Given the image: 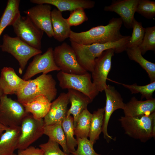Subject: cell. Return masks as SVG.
<instances>
[{
	"label": "cell",
	"mask_w": 155,
	"mask_h": 155,
	"mask_svg": "<svg viewBox=\"0 0 155 155\" xmlns=\"http://www.w3.org/2000/svg\"><path fill=\"white\" fill-rule=\"evenodd\" d=\"M123 24L120 18H113L105 26H96L89 30L80 32L71 30L69 38V40L84 45L115 42L125 36L120 32Z\"/></svg>",
	"instance_id": "1"
},
{
	"label": "cell",
	"mask_w": 155,
	"mask_h": 155,
	"mask_svg": "<svg viewBox=\"0 0 155 155\" xmlns=\"http://www.w3.org/2000/svg\"><path fill=\"white\" fill-rule=\"evenodd\" d=\"M130 37V35H125L122 39L115 42L88 45L79 44L70 41L71 46L75 53L79 64L86 71L92 72L96 58L104 51L109 49H113L116 53L125 51Z\"/></svg>",
	"instance_id": "2"
},
{
	"label": "cell",
	"mask_w": 155,
	"mask_h": 155,
	"mask_svg": "<svg viewBox=\"0 0 155 155\" xmlns=\"http://www.w3.org/2000/svg\"><path fill=\"white\" fill-rule=\"evenodd\" d=\"M56 85L52 75L42 74L35 79L28 80L27 83L16 94L17 101L23 105L42 95L51 102L57 94Z\"/></svg>",
	"instance_id": "3"
},
{
	"label": "cell",
	"mask_w": 155,
	"mask_h": 155,
	"mask_svg": "<svg viewBox=\"0 0 155 155\" xmlns=\"http://www.w3.org/2000/svg\"><path fill=\"white\" fill-rule=\"evenodd\" d=\"M125 133L145 142L155 136V112L135 117H121L119 119Z\"/></svg>",
	"instance_id": "4"
},
{
	"label": "cell",
	"mask_w": 155,
	"mask_h": 155,
	"mask_svg": "<svg viewBox=\"0 0 155 155\" xmlns=\"http://www.w3.org/2000/svg\"><path fill=\"white\" fill-rule=\"evenodd\" d=\"M3 43L0 48L4 52L12 55L18 61L19 72L22 74L28 61L35 55L41 54V50L34 48L26 44L17 37H11L5 34L3 37Z\"/></svg>",
	"instance_id": "5"
},
{
	"label": "cell",
	"mask_w": 155,
	"mask_h": 155,
	"mask_svg": "<svg viewBox=\"0 0 155 155\" xmlns=\"http://www.w3.org/2000/svg\"><path fill=\"white\" fill-rule=\"evenodd\" d=\"M56 76L59 85L62 89L78 91L88 96L92 101L99 92L92 81L91 74L88 72L80 75L59 71Z\"/></svg>",
	"instance_id": "6"
},
{
	"label": "cell",
	"mask_w": 155,
	"mask_h": 155,
	"mask_svg": "<svg viewBox=\"0 0 155 155\" xmlns=\"http://www.w3.org/2000/svg\"><path fill=\"white\" fill-rule=\"evenodd\" d=\"M53 57L55 64L63 72L81 75L88 72L79 64L74 50L66 42L55 47Z\"/></svg>",
	"instance_id": "7"
},
{
	"label": "cell",
	"mask_w": 155,
	"mask_h": 155,
	"mask_svg": "<svg viewBox=\"0 0 155 155\" xmlns=\"http://www.w3.org/2000/svg\"><path fill=\"white\" fill-rule=\"evenodd\" d=\"M17 37L31 47L41 50L44 32L27 16H20L12 25Z\"/></svg>",
	"instance_id": "8"
},
{
	"label": "cell",
	"mask_w": 155,
	"mask_h": 155,
	"mask_svg": "<svg viewBox=\"0 0 155 155\" xmlns=\"http://www.w3.org/2000/svg\"><path fill=\"white\" fill-rule=\"evenodd\" d=\"M26 112L23 106L17 100L4 94L0 98V123L8 127L20 126Z\"/></svg>",
	"instance_id": "9"
},
{
	"label": "cell",
	"mask_w": 155,
	"mask_h": 155,
	"mask_svg": "<svg viewBox=\"0 0 155 155\" xmlns=\"http://www.w3.org/2000/svg\"><path fill=\"white\" fill-rule=\"evenodd\" d=\"M44 126L43 119L36 118L29 113L20 125L21 133L17 149H25L41 137L44 134Z\"/></svg>",
	"instance_id": "10"
},
{
	"label": "cell",
	"mask_w": 155,
	"mask_h": 155,
	"mask_svg": "<svg viewBox=\"0 0 155 155\" xmlns=\"http://www.w3.org/2000/svg\"><path fill=\"white\" fill-rule=\"evenodd\" d=\"M115 51L111 49L104 51L95 60L91 72L92 82L99 92H102L107 86L106 81L111 68L112 59Z\"/></svg>",
	"instance_id": "11"
},
{
	"label": "cell",
	"mask_w": 155,
	"mask_h": 155,
	"mask_svg": "<svg viewBox=\"0 0 155 155\" xmlns=\"http://www.w3.org/2000/svg\"><path fill=\"white\" fill-rule=\"evenodd\" d=\"M53 50L52 47H49L42 54L41 53L35 55L28 66L22 79L28 80L40 73L47 74L53 71H60L54 61Z\"/></svg>",
	"instance_id": "12"
},
{
	"label": "cell",
	"mask_w": 155,
	"mask_h": 155,
	"mask_svg": "<svg viewBox=\"0 0 155 155\" xmlns=\"http://www.w3.org/2000/svg\"><path fill=\"white\" fill-rule=\"evenodd\" d=\"M51 5L40 4L24 12L34 25L51 38L54 35L51 20Z\"/></svg>",
	"instance_id": "13"
},
{
	"label": "cell",
	"mask_w": 155,
	"mask_h": 155,
	"mask_svg": "<svg viewBox=\"0 0 155 155\" xmlns=\"http://www.w3.org/2000/svg\"><path fill=\"white\" fill-rule=\"evenodd\" d=\"M106 96V102L104 108L102 131L104 138L108 142L113 139L109 135L107 131V127L111 116L114 111L119 109H124L125 103L119 92L115 87L110 85H107L105 88Z\"/></svg>",
	"instance_id": "14"
},
{
	"label": "cell",
	"mask_w": 155,
	"mask_h": 155,
	"mask_svg": "<svg viewBox=\"0 0 155 155\" xmlns=\"http://www.w3.org/2000/svg\"><path fill=\"white\" fill-rule=\"evenodd\" d=\"M139 0H113L110 5L105 6V11L114 12L121 19L125 26L132 28L134 15Z\"/></svg>",
	"instance_id": "15"
},
{
	"label": "cell",
	"mask_w": 155,
	"mask_h": 155,
	"mask_svg": "<svg viewBox=\"0 0 155 155\" xmlns=\"http://www.w3.org/2000/svg\"><path fill=\"white\" fill-rule=\"evenodd\" d=\"M69 102L67 93L60 94L51 102L49 110L44 118V126L62 123L66 117L67 105Z\"/></svg>",
	"instance_id": "16"
},
{
	"label": "cell",
	"mask_w": 155,
	"mask_h": 155,
	"mask_svg": "<svg viewBox=\"0 0 155 155\" xmlns=\"http://www.w3.org/2000/svg\"><path fill=\"white\" fill-rule=\"evenodd\" d=\"M27 82L20 77L12 67H4L1 69L0 86L4 94H16Z\"/></svg>",
	"instance_id": "17"
},
{
	"label": "cell",
	"mask_w": 155,
	"mask_h": 155,
	"mask_svg": "<svg viewBox=\"0 0 155 155\" xmlns=\"http://www.w3.org/2000/svg\"><path fill=\"white\" fill-rule=\"evenodd\" d=\"M125 116L135 117L148 115L155 112V99L139 100L135 97L125 104L123 109Z\"/></svg>",
	"instance_id": "18"
},
{
	"label": "cell",
	"mask_w": 155,
	"mask_h": 155,
	"mask_svg": "<svg viewBox=\"0 0 155 155\" xmlns=\"http://www.w3.org/2000/svg\"><path fill=\"white\" fill-rule=\"evenodd\" d=\"M32 3L47 4L55 6L59 11L70 12L79 8L90 9L94 7L95 2L90 0H31Z\"/></svg>",
	"instance_id": "19"
},
{
	"label": "cell",
	"mask_w": 155,
	"mask_h": 155,
	"mask_svg": "<svg viewBox=\"0 0 155 155\" xmlns=\"http://www.w3.org/2000/svg\"><path fill=\"white\" fill-rule=\"evenodd\" d=\"M67 93L71 106L68 110L66 117L71 115H73L75 127L79 116L84 110L87 108L88 105L92 100L85 94L74 90L68 89Z\"/></svg>",
	"instance_id": "20"
},
{
	"label": "cell",
	"mask_w": 155,
	"mask_h": 155,
	"mask_svg": "<svg viewBox=\"0 0 155 155\" xmlns=\"http://www.w3.org/2000/svg\"><path fill=\"white\" fill-rule=\"evenodd\" d=\"M20 126L9 127L0 138V155H12L17 149Z\"/></svg>",
	"instance_id": "21"
},
{
	"label": "cell",
	"mask_w": 155,
	"mask_h": 155,
	"mask_svg": "<svg viewBox=\"0 0 155 155\" xmlns=\"http://www.w3.org/2000/svg\"><path fill=\"white\" fill-rule=\"evenodd\" d=\"M51 20L54 35L57 41L62 42L69 38L71 31V27L62 12L55 8L51 12Z\"/></svg>",
	"instance_id": "22"
},
{
	"label": "cell",
	"mask_w": 155,
	"mask_h": 155,
	"mask_svg": "<svg viewBox=\"0 0 155 155\" xmlns=\"http://www.w3.org/2000/svg\"><path fill=\"white\" fill-rule=\"evenodd\" d=\"M51 103L46 97L41 95L22 105L26 113L31 114L36 118L43 119L48 113Z\"/></svg>",
	"instance_id": "23"
},
{
	"label": "cell",
	"mask_w": 155,
	"mask_h": 155,
	"mask_svg": "<svg viewBox=\"0 0 155 155\" xmlns=\"http://www.w3.org/2000/svg\"><path fill=\"white\" fill-rule=\"evenodd\" d=\"M20 1L8 0L5 8L0 19V36L8 26L12 25L21 16L19 9ZM1 45H0V48Z\"/></svg>",
	"instance_id": "24"
},
{
	"label": "cell",
	"mask_w": 155,
	"mask_h": 155,
	"mask_svg": "<svg viewBox=\"0 0 155 155\" xmlns=\"http://www.w3.org/2000/svg\"><path fill=\"white\" fill-rule=\"evenodd\" d=\"M125 51L129 58L138 63L147 73L150 83L155 81V64L143 56L138 47L127 48Z\"/></svg>",
	"instance_id": "25"
},
{
	"label": "cell",
	"mask_w": 155,
	"mask_h": 155,
	"mask_svg": "<svg viewBox=\"0 0 155 155\" xmlns=\"http://www.w3.org/2000/svg\"><path fill=\"white\" fill-rule=\"evenodd\" d=\"M44 134L47 136L49 139L57 143L62 147L63 152L70 154L67 145L64 132L61 126V123L44 126Z\"/></svg>",
	"instance_id": "26"
},
{
	"label": "cell",
	"mask_w": 155,
	"mask_h": 155,
	"mask_svg": "<svg viewBox=\"0 0 155 155\" xmlns=\"http://www.w3.org/2000/svg\"><path fill=\"white\" fill-rule=\"evenodd\" d=\"M104 108H98L92 114L88 137L90 140L94 144L99 139L102 132Z\"/></svg>",
	"instance_id": "27"
},
{
	"label": "cell",
	"mask_w": 155,
	"mask_h": 155,
	"mask_svg": "<svg viewBox=\"0 0 155 155\" xmlns=\"http://www.w3.org/2000/svg\"><path fill=\"white\" fill-rule=\"evenodd\" d=\"M92 117V114L87 108L79 116L74 130L77 138H87L88 137Z\"/></svg>",
	"instance_id": "28"
},
{
	"label": "cell",
	"mask_w": 155,
	"mask_h": 155,
	"mask_svg": "<svg viewBox=\"0 0 155 155\" xmlns=\"http://www.w3.org/2000/svg\"><path fill=\"white\" fill-rule=\"evenodd\" d=\"M61 126L65 137L68 150L71 152L75 150L77 145V139L74 137L73 118L71 115L66 117L61 123Z\"/></svg>",
	"instance_id": "29"
},
{
	"label": "cell",
	"mask_w": 155,
	"mask_h": 155,
	"mask_svg": "<svg viewBox=\"0 0 155 155\" xmlns=\"http://www.w3.org/2000/svg\"><path fill=\"white\" fill-rule=\"evenodd\" d=\"M118 83L128 89L132 94L140 93L142 99L145 98L148 100L152 98L153 93L155 90V81L144 86H139L136 83L132 85Z\"/></svg>",
	"instance_id": "30"
},
{
	"label": "cell",
	"mask_w": 155,
	"mask_h": 155,
	"mask_svg": "<svg viewBox=\"0 0 155 155\" xmlns=\"http://www.w3.org/2000/svg\"><path fill=\"white\" fill-rule=\"evenodd\" d=\"M133 31L128 42L127 48L137 47L142 43L145 33V28L142 22L137 21L134 18L132 24Z\"/></svg>",
	"instance_id": "31"
},
{
	"label": "cell",
	"mask_w": 155,
	"mask_h": 155,
	"mask_svg": "<svg viewBox=\"0 0 155 155\" xmlns=\"http://www.w3.org/2000/svg\"><path fill=\"white\" fill-rule=\"evenodd\" d=\"M142 55L148 51L155 50V26L145 28L142 42L138 47Z\"/></svg>",
	"instance_id": "32"
},
{
	"label": "cell",
	"mask_w": 155,
	"mask_h": 155,
	"mask_svg": "<svg viewBox=\"0 0 155 155\" xmlns=\"http://www.w3.org/2000/svg\"><path fill=\"white\" fill-rule=\"evenodd\" d=\"M78 148L71 152L72 155H101L96 153L93 148L94 144L87 138H77Z\"/></svg>",
	"instance_id": "33"
},
{
	"label": "cell",
	"mask_w": 155,
	"mask_h": 155,
	"mask_svg": "<svg viewBox=\"0 0 155 155\" xmlns=\"http://www.w3.org/2000/svg\"><path fill=\"white\" fill-rule=\"evenodd\" d=\"M136 12L148 19L155 16V2L150 0H139Z\"/></svg>",
	"instance_id": "34"
},
{
	"label": "cell",
	"mask_w": 155,
	"mask_h": 155,
	"mask_svg": "<svg viewBox=\"0 0 155 155\" xmlns=\"http://www.w3.org/2000/svg\"><path fill=\"white\" fill-rule=\"evenodd\" d=\"M84 10L82 8H79L70 12L69 16L66 20L71 26L80 25L88 20Z\"/></svg>",
	"instance_id": "35"
},
{
	"label": "cell",
	"mask_w": 155,
	"mask_h": 155,
	"mask_svg": "<svg viewBox=\"0 0 155 155\" xmlns=\"http://www.w3.org/2000/svg\"><path fill=\"white\" fill-rule=\"evenodd\" d=\"M39 147L44 155H72L62 151L57 143L49 139L47 142L40 144Z\"/></svg>",
	"instance_id": "36"
},
{
	"label": "cell",
	"mask_w": 155,
	"mask_h": 155,
	"mask_svg": "<svg viewBox=\"0 0 155 155\" xmlns=\"http://www.w3.org/2000/svg\"><path fill=\"white\" fill-rule=\"evenodd\" d=\"M17 155H44L42 150L39 148L30 146L23 150H18Z\"/></svg>",
	"instance_id": "37"
},
{
	"label": "cell",
	"mask_w": 155,
	"mask_h": 155,
	"mask_svg": "<svg viewBox=\"0 0 155 155\" xmlns=\"http://www.w3.org/2000/svg\"><path fill=\"white\" fill-rule=\"evenodd\" d=\"M9 127L5 126L0 123V138L3 132L7 129Z\"/></svg>",
	"instance_id": "38"
},
{
	"label": "cell",
	"mask_w": 155,
	"mask_h": 155,
	"mask_svg": "<svg viewBox=\"0 0 155 155\" xmlns=\"http://www.w3.org/2000/svg\"><path fill=\"white\" fill-rule=\"evenodd\" d=\"M4 94L3 91L0 86V98Z\"/></svg>",
	"instance_id": "39"
},
{
	"label": "cell",
	"mask_w": 155,
	"mask_h": 155,
	"mask_svg": "<svg viewBox=\"0 0 155 155\" xmlns=\"http://www.w3.org/2000/svg\"><path fill=\"white\" fill-rule=\"evenodd\" d=\"M12 155H17L14 153Z\"/></svg>",
	"instance_id": "40"
}]
</instances>
